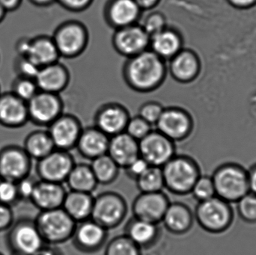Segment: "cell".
I'll use <instances>...</instances> for the list:
<instances>
[{
	"label": "cell",
	"mask_w": 256,
	"mask_h": 255,
	"mask_svg": "<svg viewBox=\"0 0 256 255\" xmlns=\"http://www.w3.org/2000/svg\"><path fill=\"white\" fill-rule=\"evenodd\" d=\"M191 194L198 202H204L216 196L212 176L202 175L194 184Z\"/></svg>",
	"instance_id": "cell-38"
},
{
	"label": "cell",
	"mask_w": 256,
	"mask_h": 255,
	"mask_svg": "<svg viewBox=\"0 0 256 255\" xmlns=\"http://www.w3.org/2000/svg\"><path fill=\"white\" fill-rule=\"evenodd\" d=\"M248 170L250 192L256 195V163Z\"/></svg>",
	"instance_id": "cell-48"
},
{
	"label": "cell",
	"mask_w": 256,
	"mask_h": 255,
	"mask_svg": "<svg viewBox=\"0 0 256 255\" xmlns=\"http://www.w3.org/2000/svg\"><path fill=\"white\" fill-rule=\"evenodd\" d=\"M27 108L28 121L48 127L64 113V104L60 94L38 91L27 103Z\"/></svg>",
	"instance_id": "cell-9"
},
{
	"label": "cell",
	"mask_w": 256,
	"mask_h": 255,
	"mask_svg": "<svg viewBox=\"0 0 256 255\" xmlns=\"http://www.w3.org/2000/svg\"><path fill=\"white\" fill-rule=\"evenodd\" d=\"M184 47L183 34L173 25H168L150 37L149 49L166 61L178 53Z\"/></svg>",
	"instance_id": "cell-23"
},
{
	"label": "cell",
	"mask_w": 256,
	"mask_h": 255,
	"mask_svg": "<svg viewBox=\"0 0 256 255\" xmlns=\"http://www.w3.org/2000/svg\"><path fill=\"white\" fill-rule=\"evenodd\" d=\"M140 156L150 166L162 167L176 155V142L154 129L138 141Z\"/></svg>",
	"instance_id": "cell-12"
},
{
	"label": "cell",
	"mask_w": 256,
	"mask_h": 255,
	"mask_svg": "<svg viewBox=\"0 0 256 255\" xmlns=\"http://www.w3.org/2000/svg\"><path fill=\"white\" fill-rule=\"evenodd\" d=\"M37 162L36 172L39 179L58 184L66 182L75 165L69 151L58 149Z\"/></svg>",
	"instance_id": "cell-16"
},
{
	"label": "cell",
	"mask_w": 256,
	"mask_h": 255,
	"mask_svg": "<svg viewBox=\"0 0 256 255\" xmlns=\"http://www.w3.org/2000/svg\"><path fill=\"white\" fill-rule=\"evenodd\" d=\"M228 1L238 7H248L256 2V0H228Z\"/></svg>",
	"instance_id": "cell-52"
},
{
	"label": "cell",
	"mask_w": 256,
	"mask_h": 255,
	"mask_svg": "<svg viewBox=\"0 0 256 255\" xmlns=\"http://www.w3.org/2000/svg\"><path fill=\"white\" fill-rule=\"evenodd\" d=\"M7 10L0 4V23L4 20L6 18V14H7Z\"/></svg>",
	"instance_id": "cell-54"
},
{
	"label": "cell",
	"mask_w": 256,
	"mask_h": 255,
	"mask_svg": "<svg viewBox=\"0 0 256 255\" xmlns=\"http://www.w3.org/2000/svg\"><path fill=\"white\" fill-rule=\"evenodd\" d=\"M122 78L128 88L140 94L158 91L168 76L167 61L150 49L126 58L122 66Z\"/></svg>",
	"instance_id": "cell-1"
},
{
	"label": "cell",
	"mask_w": 256,
	"mask_h": 255,
	"mask_svg": "<svg viewBox=\"0 0 256 255\" xmlns=\"http://www.w3.org/2000/svg\"><path fill=\"white\" fill-rule=\"evenodd\" d=\"M38 180L31 175L16 183L18 195L20 201H31Z\"/></svg>",
	"instance_id": "cell-44"
},
{
	"label": "cell",
	"mask_w": 256,
	"mask_h": 255,
	"mask_svg": "<svg viewBox=\"0 0 256 255\" xmlns=\"http://www.w3.org/2000/svg\"><path fill=\"white\" fill-rule=\"evenodd\" d=\"M20 200L16 183L0 180V203L13 207Z\"/></svg>",
	"instance_id": "cell-42"
},
{
	"label": "cell",
	"mask_w": 256,
	"mask_h": 255,
	"mask_svg": "<svg viewBox=\"0 0 256 255\" xmlns=\"http://www.w3.org/2000/svg\"><path fill=\"white\" fill-rule=\"evenodd\" d=\"M66 183L70 191L91 193L96 190L98 182L90 165L75 164L70 171Z\"/></svg>",
	"instance_id": "cell-32"
},
{
	"label": "cell",
	"mask_w": 256,
	"mask_h": 255,
	"mask_svg": "<svg viewBox=\"0 0 256 255\" xmlns=\"http://www.w3.org/2000/svg\"><path fill=\"white\" fill-rule=\"evenodd\" d=\"M194 218L198 226L208 233L220 235L232 226L234 211L232 204L214 196L208 200L198 202Z\"/></svg>",
	"instance_id": "cell-4"
},
{
	"label": "cell",
	"mask_w": 256,
	"mask_h": 255,
	"mask_svg": "<svg viewBox=\"0 0 256 255\" xmlns=\"http://www.w3.org/2000/svg\"><path fill=\"white\" fill-rule=\"evenodd\" d=\"M158 224L134 218L128 224L126 236L140 248L153 244L158 238Z\"/></svg>",
	"instance_id": "cell-31"
},
{
	"label": "cell",
	"mask_w": 256,
	"mask_h": 255,
	"mask_svg": "<svg viewBox=\"0 0 256 255\" xmlns=\"http://www.w3.org/2000/svg\"><path fill=\"white\" fill-rule=\"evenodd\" d=\"M70 70L60 61L40 67L34 78L39 91L60 94L70 82Z\"/></svg>",
	"instance_id": "cell-21"
},
{
	"label": "cell",
	"mask_w": 256,
	"mask_h": 255,
	"mask_svg": "<svg viewBox=\"0 0 256 255\" xmlns=\"http://www.w3.org/2000/svg\"><path fill=\"white\" fill-rule=\"evenodd\" d=\"M64 9L72 12H82L90 7L93 0H55Z\"/></svg>",
	"instance_id": "cell-45"
},
{
	"label": "cell",
	"mask_w": 256,
	"mask_h": 255,
	"mask_svg": "<svg viewBox=\"0 0 256 255\" xmlns=\"http://www.w3.org/2000/svg\"><path fill=\"white\" fill-rule=\"evenodd\" d=\"M61 58L74 59L85 52L90 44V31L85 23L68 19L60 23L52 35Z\"/></svg>",
	"instance_id": "cell-5"
},
{
	"label": "cell",
	"mask_w": 256,
	"mask_h": 255,
	"mask_svg": "<svg viewBox=\"0 0 256 255\" xmlns=\"http://www.w3.org/2000/svg\"><path fill=\"white\" fill-rule=\"evenodd\" d=\"M1 93H2V92H1V89H0V94H1Z\"/></svg>",
	"instance_id": "cell-56"
},
{
	"label": "cell",
	"mask_w": 256,
	"mask_h": 255,
	"mask_svg": "<svg viewBox=\"0 0 256 255\" xmlns=\"http://www.w3.org/2000/svg\"><path fill=\"white\" fill-rule=\"evenodd\" d=\"M135 1L142 11L152 10L160 2V0H135Z\"/></svg>",
	"instance_id": "cell-50"
},
{
	"label": "cell",
	"mask_w": 256,
	"mask_h": 255,
	"mask_svg": "<svg viewBox=\"0 0 256 255\" xmlns=\"http://www.w3.org/2000/svg\"><path fill=\"white\" fill-rule=\"evenodd\" d=\"M128 213L126 200L116 193H104L94 199L91 220L102 227L114 229L124 220Z\"/></svg>",
	"instance_id": "cell-8"
},
{
	"label": "cell",
	"mask_w": 256,
	"mask_h": 255,
	"mask_svg": "<svg viewBox=\"0 0 256 255\" xmlns=\"http://www.w3.org/2000/svg\"><path fill=\"white\" fill-rule=\"evenodd\" d=\"M111 41L118 55L129 58L149 49L150 36L138 22L114 30Z\"/></svg>",
	"instance_id": "cell-14"
},
{
	"label": "cell",
	"mask_w": 256,
	"mask_h": 255,
	"mask_svg": "<svg viewBox=\"0 0 256 255\" xmlns=\"http://www.w3.org/2000/svg\"><path fill=\"white\" fill-rule=\"evenodd\" d=\"M108 230L93 220H86L76 226L73 238L75 246L84 253H93L102 248Z\"/></svg>",
	"instance_id": "cell-25"
},
{
	"label": "cell",
	"mask_w": 256,
	"mask_h": 255,
	"mask_svg": "<svg viewBox=\"0 0 256 255\" xmlns=\"http://www.w3.org/2000/svg\"><path fill=\"white\" fill-rule=\"evenodd\" d=\"M110 137L96 126L84 127L76 143L78 152L88 160L108 154Z\"/></svg>",
	"instance_id": "cell-27"
},
{
	"label": "cell",
	"mask_w": 256,
	"mask_h": 255,
	"mask_svg": "<svg viewBox=\"0 0 256 255\" xmlns=\"http://www.w3.org/2000/svg\"><path fill=\"white\" fill-rule=\"evenodd\" d=\"M22 0H0V4L7 12L18 10L22 4Z\"/></svg>",
	"instance_id": "cell-49"
},
{
	"label": "cell",
	"mask_w": 256,
	"mask_h": 255,
	"mask_svg": "<svg viewBox=\"0 0 256 255\" xmlns=\"http://www.w3.org/2000/svg\"><path fill=\"white\" fill-rule=\"evenodd\" d=\"M164 108L165 106L160 102L148 100L140 106L137 115L154 127L164 112Z\"/></svg>",
	"instance_id": "cell-40"
},
{
	"label": "cell",
	"mask_w": 256,
	"mask_h": 255,
	"mask_svg": "<svg viewBox=\"0 0 256 255\" xmlns=\"http://www.w3.org/2000/svg\"><path fill=\"white\" fill-rule=\"evenodd\" d=\"M167 67L168 74L174 82L188 84L192 82L200 73V59L194 51L184 47L167 61Z\"/></svg>",
	"instance_id": "cell-20"
},
{
	"label": "cell",
	"mask_w": 256,
	"mask_h": 255,
	"mask_svg": "<svg viewBox=\"0 0 256 255\" xmlns=\"http://www.w3.org/2000/svg\"><path fill=\"white\" fill-rule=\"evenodd\" d=\"M194 214L188 205L184 204H170L162 222L168 232L174 235L188 233L194 226Z\"/></svg>",
	"instance_id": "cell-28"
},
{
	"label": "cell",
	"mask_w": 256,
	"mask_h": 255,
	"mask_svg": "<svg viewBox=\"0 0 256 255\" xmlns=\"http://www.w3.org/2000/svg\"><path fill=\"white\" fill-rule=\"evenodd\" d=\"M32 4L38 7H48L55 1V0H28Z\"/></svg>",
	"instance_id": "cell-53"
},
{
	"label": "cell",
	"mask_w": 256,
	"mask_h": 255,
	"mask_svg": "<svg viewBox=\"0 0 256 255\" xmlns=\"http://www.w3.org/2000/svg\"><path fill=\"white\" fill-rule=\"evenodd\" d=\"M8 231L7 244L12 255H32L46 245L34 220L21 219Z\"/></svg>",
	"instance_id": "cell-7"
},
{
	"label": "cell",
	"mask_w": 256,
	"mask_h": 255,
	"mask_svg": "<svg viewBox=\"0 0 256 255\" xmlns=\"http://www.w3.org/2000/svg\"><path fill=\"white\" fill-rule=\"evenodd\" d=\"M0 255H4L2 254V253H0Z\"/></svg>",
	"instance_id": "cell-55"
},
{
	"label": "cell",
	"mask_w": 256,
	"mask_h": 255,
	"mask_svg": "<svg viewBox=\"0 0 256 255\" xmlns=\"http://www.w3.org/2000/svg\"><path fill=\"white\" fill-rule=\"evenodd\" d=\"M140 25L144 28L150 37L154 34L160 32L168 26V19L165 13L160 11L150 12L143 20H140Z\"/></svg>",
	"instance_id": "cell-39"
},
{
	"label": "cell",
	"mask_w": 256,
	"mask_h": 255,
	"mask_svg": "<svg viewBox=\"0 0 256 255\" xmlns=\"http://www.w3.org/2000/svg\"><path fill=\"white\" fill-rule=\"evenodd\" d=\"M130 118L128 108L118 102L102 104L96 112L94 126L110 138L126 132Z\"/></svg>",
	"instance_id": "cell-17"
},
{
	"label": "cell",
	"mask_w": 256,
	"mask_h": 255,
	"mask_svg": "<svg viewBox=\"0 0 256 255\" xmlns=\"http://www.w3.org/2000/svg\"><path fill=\"white\" fill-rule=\"evenodd\" d=\"M154 130V127L136 115L130 118L126 132L136 140L140 141Z\"/></svg>",
	"instance_id": "cell-41"
},
{
	"label": "cell",
	"mask_w": 256,
	"mask_h": 255,
	"mask_svg": "<svg viewBox=\"0 0 256 255\" xmlns=\"http://www.w3.org/2000/svg\"><path fill=\"white\" fill-rule=\"evenodd\" d=\"M36 226L46 244H63L73 238L76 222L62 209L40 211L34 220Z\"/></svg>",
	"instance_id": "cell-6"
},
{
	"label": "cell",
	"mask_w": 256,
	"mask_h": 255,
	"mask_svg": "<svg viewBox=\"0 0 256 255\" xmlns=\"http://www.w3.org/2000/svg\"><path fill=\"white\" fill-rule=\"evenodd\" d=\"M164 187L178 196L190 194L202 175L200 165L192 157L176 155L161 167Z\"/></svg>",
	"instance_id": "cell-3"
},
{
	"label": "cell",
	"mask_w": 256,
	"mask_h": 255,
	"mask_svg": "<svg viewBox=\"0 0 256 255\" xmlns=\"http://www.w3.org/2000/svg\"><path fill=\"white\" fill-rule=\"evenodd\" d=\"M19 56L25 57L39 67L60 61L61 56L52 36L42 34L18 42Z\"/></svg>",
	"instance_id": "cell-11"
},
{
	"label": "cell",
	"mask_w": 256,
	"mask_h": 255,
	"mask_svg": "<svg viewBox=\"0 0 256 255\" xmlns=\"http://www.w3.org/2000/svg\"><path fill=\"white\" fill-rule=\"evenodd\" d=\"M15 69L18 71V76L34 79L40 70V67L32 62L28 58L19 56L15 64Z\"/></svg>",
	"instance_id": "cell-43"
},
{
	"label": "cell",
	"mask_w": 256,
	"mask_h": 255,
	"mask_svg": "<svg viewBox=\"0 0 256 255\" xmlns=\"http://www.w3.org/2000/svg\"><path fill=\"white\" fill-rule=\"evenodd\" d=\"M216 196L230 204H236L250 193L248 170L236 163L220 165L210 175Z\"/></svg>",
	"instance_id": "cell-2"
},
{
	"label": "cell",
	"mask_w": 256,
	"mask_h": 255,
	"mask_svg": "<svg viewBox=\"0 0 256 255\" xmlns=\"http://www.w3.org/2000/svg\"><path fill=\"white\" fill-rule=\"evenodd\" d=\"M149 166H150L148 164L147 162L144 159L142 158L141 157H138V158L136 159L134 162H132L124 169H126V172H127L128 175L130 178H134V179L136 180L142 174L144 173Z\"/></svg>",
	"instance_id": "cell-47"
},
{
	"label": "cell",
	"mask_w": 256,
	"mask_h": 255,
	"mask_svg": "<svg viewBox=\"0 0 256 255\" xmlns=\"http://www.w3.org/2000/svg\"><path fill=\"white\" fill-rule=\"evenodd\" d=\"M170 204L168 197L162 191L141 193L132 203L134 218L158 224L162 222Z\"/></svg>",
	"instance_id": "cell-18"
},
{
	"label": "cell",
	"mask_w": 256,
	"mask_h": 255,
	"mask_svg": "<svg viewBox=\"0 0 256 255\" xmlns=\"http://www.w3.org/2000/svg\"><path fill=\"white\" fill-rule=\"evenodd\" d=\"M105 255H142L140 248L127 236L117 237L106 247Z\"/></svg>",
	"instance_id": "cell-35"
},
{
	"label": "cell",
	"mask_w": 256,
	"mask_h": 255,
	"mask_svg": "<svg viewBox=\"0 0 256 255\" xmlns=\"http://www.w3.org/2000/svg\"><path fill=\"white\" fill-rule=\"evenodd\" d=\"M28 121L26 102L13 92L0 94V125L7 128L22 127Z\"/></svg>",
	"instance_id": "cell-22"
},
{
	"label": "cell",
	"mask_w": 256,
	"mask_h": 255,
	"mask_svg": "<svg viewBox=\"0 0 256 255\" xmlns=\"http://www.w3.org/2000/svg\"><path fill=\"white\" fill-rule=\"evenodd\" d=\"M32 160L22 147L8 145L0 151V180L18 183L30 175Z\"/></svg>",
	"instance_id": "cell-13"
},
{
	"label": "cell",
	"mask_w": 256,
	"mask_h": 255,
	"mask_svg": "<svg viewBox=\"0 0 256 255\" xmlns=\"http://www.w3.org/2000/svg\"><path fill=\"white\" fill-rule=\"evenodd\" d=\"M46 128L56 149L69 151L76 148L84 127L76 115L64 112Z\"/></svg>",
	"instance_id": "cell-15"
},
{
	"label": "cell",
	"mask_w": 256,
	"mask_h": 255,
	"mask_svg": "<svg viewBox=\"0 0 256 255\" xmlns=\"http://www.w3.org/2000/svg\"><path fill=\"white\" fill-rule=\"evenodd\" d=\"M66 194L62 184L39 180L30 202L40 211L57 209L62 206Z\"/></svg>",
	"instance_id": "cell-24"
},
{
	"label": "cell",
	"mask_w": 256,
	"mask_h": 255,
	"mask_svg": "<svg viewBox=\"0 0 256 255\" xmlns=\"http://www.w3.org/2000/svg\"><path fill=\"white\" fill-rule=\"evenodd\" d=\"M32 255H61V253L57 249L45 245Z\"/></svg>",
	"instance_id": "cell-51"
},
{
	"label": "cell",
	"mask_w": 256,
	"mask_h": 255,
	"mask_svg": "<svg viewBox=\"0 0 256 255\" xmlns=\"http://www.w3.org/2000/svg\"><path fill=\"white\" fill-rule=\"evenodd\" d=\"M142 13L135 0H111L105 7L104 17L108 26L116 30L138 23Z\"/></svg>",
	"instance_id": "cell-19"
},
{
	"label": "cell",
	"mask_w": 256,
	"mask_h": 255,
	"mask_svg": "<svg viewBox=\"0 0 256 255\" xmlns=\"http://www.w3.org/2000/svg\"><path fill=\"white\" fill-rule=\"evenodd\" d=\"M236 205L238 214L242 221L248 224H256V195L250 192Z\"/></svg>",
	"instance_id": "cell-36"
},
{
	"label": "cell",
	"mask_w": 256,
	"mask_h": 255,
	"mask_svg": "<svg viewBox=\"0 0 256 255\" xmlns=\"http://www.w3.org/2000/svg\"><path fill=\"white\" fill-rule=\"evenodd\" d=\"M22 148L32 160H42L56 149L48 130H38L26 137Z\"/></svg>",
	"instance_id": "cell-30"
},
{
	"label": "cell",
	"mask_w": 256,
	"mask_h": 255,
	"mask_svg": "<svg viewBox=\"0 0 256 255\" xmlns=\"http://www.w3.org/2000/svg\"><path fill=\"white\" fill-rule=\"evenodd\" d=\"M93 204L91 193L70 191L66 194L62 208L76 223H82L91 218Z\"/></svg>",
	"instance_id": "cell-29"
},
{
	"label": "cell",
	"mask_w": 256,
	"mask_h": 255,
	"mask_svg": "<svg viewBox=\"0 0 256 255\" xmlns=\"http://www.w3.org/2000/svg\"><path fill=\"white\" fill-rule=\"evenodd\" d=\"M90 166L98 184L104 185L112 184L118 177L120 169L108 154L92 160Z\"/></svg>",
	"instance_id": "cell-33"
},
{
	"label": "cell",
	"mask_w": 256,
	"mask_h": 255,
	"mask_svg": "<svg viewBox=\"0 0 256 255\" xmlns=\"http://www.w3.org/2000/svg\"><path fill=\"white\" fill-rule=\"evenodd\" d=\"M14 223L12 207L0 203V232L8 230Z\"/></svg>",
	"instance_id": "cell-46"
},
{
	"label": "cell",
	"mask_w": 256,
	"mask_h": 255,
	"mask_svg": "<svg viewBox=\"0 0 256 255\" xmlns=\"http://www.w3.org/2000/svg\"><path fill=\"white\" fill-rule=\"evenodd\" d=\"M108 154L118 165L126 169L140 156L138 141L131 137L126 132L110 138Z\"/></svg>",
	"instance_id": "cell-26"
},
{
	"label": "cell",
	"mask_w": 256,
	"mask_h": 255,
	"mask_svg": "<svg viewBox=\"0 0 256 255\" xmlns=\"http://www.w3.org/2000/svg\"><path fill=\"white\" fill-rule=\"evenodd\" d=\"M154 127L173 142H182L192 133L194 121L186 109L173 105L165 106Z\"/></svg>",
	"instance_id": "cell-10"
},
{
	"label": "cell",
	"mask_w": 256,
	"mask_h": 255,
	"mask_svg": "<svg viewBox=\"0 0 256 255\" xmlns=\"http://www.w3.org/2000/svg\"><path fill=\"white\" fill-rule=\"evenodd\" d=\"M39 91L34 79L18 76L12 85V92L28 103Z\"/></svg>",
	"instance_id": "cell-37"
},
{
	"label": "cell",
	"mask_w": 256,
	"mask_h": 255,
	"mask_svg": "<svg viewBox=\"0 0 256 255\" xmlns=\"http://www.w3.org/2000/svg\"><path fill=\"white\" fill-rule=\"evenodd\" d=\"M137 187L141 193H156L164 187L162 169L149 166L144 173L136 179Z\"/></svg>",
	"instance_id": "cell-34"
}]
</instances>
